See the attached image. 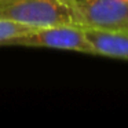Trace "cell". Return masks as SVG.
<instances>
[{
  "instance_id": "6da1fadb",
  "label": "cell",
  "mask_w": 128,
  "mask_h": 128,
  "mask_svg": "<svg viewBox=\"0 0 128 128\" xmlns=\"http://www.w3.org/2000/svg\"><path fill=\"white\" fill-rule=\"evenodd\" d=\"M0 20L32 29L80 25L69 0H0Z\"/></svg>"
},
{
  "instance_id": "7a4b0ae2",
  "label": "cell",
  "mask_w": 128,
  "mask_h": 128,
  "mask_svg": "<svg viewBox=\"0 0 128 128\" xmlns=\"http://www.w3.org/2000/svg\"><path fill=\"white\" fill-rule=\"evenodd\" d=\"M7 46L24 47H46L55 50L77 51L94 54L91 44L86 36V30L80 25H56L40 28L11 39Z\"/></svg>"
},
{
  "instance_id": "3957f363",
  "label": "cell",
  "mask_w": 128,
  "mask_h": 128,
  "mask_svg": "<svg viewBox=\"0 0 128 128\" xmlns=\"http://www.w3.org/2000/svg\"><path fill=\"white\" fill-rule=\"evenodd\" d=\"M80 26L100 30L128 29V0H69Z\"/></svg>"
},
{
  "instance_id": "277c9868",
  "label": "cell",
  "mask_w": 128,
  "mask_h": 128,
  "mask_svg": "<svg viewBox=\"0 0 128 128\" xmlns=\"http://www.w3.org/2000/svg\"><path fill=\"white\" fill-rule=\"evenodd\" d=\"M84 30L95 55L128 59V29L100 30L84 28Z\"/></svg>"
},
{
  "instance_id": "5b68a950",
  "label": "cell",
  "mask_w": 128,
  "mask_h": 128,
  "mask_svg": "<svg viewBox=\"0 0 128 128\" xmlns=\"http://www.w3.org/2000/svg\"><path fill=\"white\" fill-rule=\"evenodd\" d=\"M33 30L32 28L25 25H20V24L11 22V21L0 20V46H7V43L11 39L17 36H21L24 33Z\"/></svg>"
}]
</instances>
